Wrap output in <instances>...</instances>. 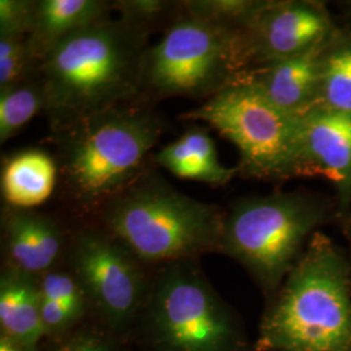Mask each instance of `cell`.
<instances>
[{
	"label": "cell",
	"instance_id": "cell-15",
	"mask_svg": "<svg viewBox=\"0 0 351 351\" xmlns=\"http://www.w3.org/2000/svg\"><path fill=\"white\" fill-rule=\"evenodd\" d=\"M0 333L20 343L26 351H38L46 336L38 277L5 267L0 277Z\"/></svg>",
	"mask_w": 351,
	"mask_h": 351
},
{
	"label": "cell",
	"instance_id": "cell-5",
	"mask_svg": "<svg viewBox=\"0 0 351 351\" xmlns=\"http://www.w3.org/2000/svg\"><path fill=\"white\" fill-rule=\"evenodd\" d=\"M341 219L339 204L308 193L237 201L226 213L221 252L239 262L267 295H275L317 228Z\"/></svg>",
	"mask_w": 351,
	"mask_h": 351
},
{
	"label": "cell",
	"instance_id": "cell-6",
	"mask_svg": "<svg viewBox=\"0 0 351 351\" xmlns=\"http://www.w3.org/2000/svg\"><path fill=\"white\" fill-rule=\"evenodd\" d=\"M250 69L242 30L189 16L178 17L145 55L142 101L210 99Z\"/></svg>",
	"mask_w": 351,
	"mask_h": 351
},
{
	"label": "cell",
	"instance_id": "cell-9",
	"mask_svg": "<svg viewBox=\"0 0 351 351\" xmlns=\"http://www.w3.org/2000/svg\"><path fill=\"white\" fill-rule=\"evenodd\" d=\"M71 272L104 320L117 329L138 316L149 289L138 261L103 228L78 230L71 242Z\"/></svg>",
	"mask_w": 351,
	"mask_h": 351
},
{
	"label": "cell",
	"instance_id": "cell-12",
	"mask_svg": "<svg viewBox=\"0 0 351 351\" xmlns=\"http://www.w3.org/2000/svg\"><path fill=\"white\" fill-rule=\"evenodd\" d=\"M328 42L288 59L254 66L241 75L278 108L301 117L317 106Z\"/></svg>",
	"mask_w": 351,
	"mask_h": 351
},
{
	"label": "cell",
	"instance_id": "cell-20",
	"mask_svg": "<svg viewBox=\"0 0 351 351\" xmlns=\"http://www.w3.org/2000/svg\"><path fill=\"white\" fill-rule=\"evenodd\" d=\"M264 1L247 0H188L182 1L184 13L219 25L243 30Z\"/></svg>",
	"mask_w": 351,
	"mask_h": 351
},
{
	"label": "cell",
	"instance_id": "cell-8",
	"mask_svg": "<svg viewBox=\"0 0 351 351\" xmlns=\"http://www.w3.org/2000/svg\"><path fill=\"white\" fill-rule=\"evenodd\" d=\"M184 117L207 123L230 141L239 150L242 175L295 176L301 117L278 108L243 75Z\"/></svg>",
	"mask_w": 351,
	"mask_h": 351
},
{
	"label": "cell",
	"instance_id": "cell-13",
	"mask_svg": "<svg viewBox=\"0 0 351 351\" xmlns=\"http://www.w3.org/2000/svg\"><path fill=\"white\" fill-rule=\"evenodd\" d=\"M8 268L40 277L55 268L63 252L62 228L47 215L8 207L3 216Z\"/></svg>",
	"mask_w": 351,
	"mask_h": 351
},
{
	"label": "cell",
	"instance_id": "cell-18",
	"mask_svg": "<svg viewBox=\"0 0 351 351\" xmlns=\"http://www.w3.org/2000/svg\"><path fill=\"white\" fill-rule=\"evenodd\" d=\"M45 108L46 97L39 78L0 88V143L12 138Z\"/></svg>",
	"mask_w": 351,
	"mask_h": 351
},
{
	"label": "cell",
	"instance_id": "cell-25",
	"mask_svg": "<svg viewBox=\"0 0 351 351\" xmlns=\"http://www.w3.org/2000/svg\"><path fill=\"white\" fill-rule=\"evenodd\" d=\"M40 311L45 332L49 336H58L73 326L77 319L65 307L40 295Z\"/></svg>",
	"mask_w": 351,
	"mask_h": 351
},
{
	"label": "cell",
	"instance_id": "cell-26",
	"mask_svg": "<svg viewBox=\"0 0 351 351\" xmlns=\"http://www.w3.org/2000/svg\"><path fill=\"white\" fill-rule=\"evenodd\" d=\"M59 351H116L112 346L98 337V336H80L69 341L66 345H64Z\"/></svg>",
	"mask_w": 351,
	"mask_h": 351
},
{
	"label": "cell",
	"instance_id": "cell-16",
	"mask_svg": "<svg viewBox=\"0 0 351 351\" xmlns=\"http://www.w3.org/2000/svg\"><path fill=\"white\" fill-rule=\"evenodd\" d=\"M154 160L178 178L203 182L211 186L226 185L239 168L220 163L213 137L203 126L193 125L178 138L165 145Z\"/></svg>",
	"mask_w": 351,
	"mask_h": 351
},
{
	"label": "cell",
	"instance_id": "cell-24",
	"mask_svg": "<svg viewBox=\"0 0 351 351\" xmlns=\"http://www.w3.org/2000/svg\"><path fill=\"white\" fill-rule=\"evenodd\" d=\"M36 12L34 0L0 1V36H24L32 30Z\"/></svg>",
	"mask_w": 351,
	"mask_h": 351
},
{
	"label": "cell",
	"instance_id": "cell-11",
	"mask_svg": "<svg viewBox=\"0 0 351 351\" xmlns=\"http://www.w3.org/2000/svg\"><path fill=\"white\" fill-rule=\"evenodd\" d=\"M295 176L324 177L337 189L341 219L350 211L351 113L316 106L301 116Z\"/></svg>",
	"mask_w": 351,
	"mask_h": 351
},
{
	"label": "cell",
	"instance_id": "cell-21",
	"mask_svg": "<svg viewBox=\"0 0 351 351\" xmlns=\"http://www.w3.org/2000/svg\"><path fill=\"white\" fill-rule=\"evenodd\" d=\"M39 291L43 298L65 307L78 320L88 304L85 291L72 272L51 269L38 277Z\"/></svg>",
	"mask_w": 351,
	"mask_h": 351
},
{
	"label": "cell",
	"instance_id": "cell-19",
	"mask_svg": "<svg viewBox=\"0 0 351 351\" xmlns=\"http://www.w3.org/2000/svg\"><path fill=\"white\" fill-rule=\"evenodd\" d=\"M317 106L351 113V45L326 52Z\"/></svg>",
	"mask_w": 351,
	"mask_h": 351
},
{
	"label": "cell",
	"instance_id": "cell-28",
	"mask_svg": "<svg viewBox=\"0 0 351 351\" xmlns=\"http://www.w3.org/2000/svg\"><path fill=\"white\" fill-rule=\"evenodd\" d=\"M0 351H26L20 343L10 339L4 333H0Z\"/></svg>",
	"mask_w": 351,
	"mask_h": 351
},
{
	"label": "cell",
	"instance_id": "cell-22",
	"mask_svg": "<svg viewBox=\"0 0 351 351\" xmlns=\"http://www.w3.org/2000/svg\"><path fill=\"white\" fill-rule=\"evenodd\" d=\"M36 63L24 36H0V88H8L29 78Z\"/></svg>",
	"mask_w": 351,
	"mask_h": 351
},
{
	"label": "cell",
	"instance_id": "cell-4",
	"mask_svg": "<svg viewBox=\"0 0 351 351\" xmlns=\"http://www.w3.org/2000/svg\"><path fill=\"white\" fill-rule=\"evenodd\" d=\"M101 228L142 263L195 261L221 252L226 213L146 171L98 211Z\"/></svg>",
	"mask_w": 351,
	"mask_h": 351
},
{
	"label": "cell",
	"instance_id": "cell-2",
	"mask_svg": "<svg viewBox=\"0 0 351 351\" xmlns=\"http://www.w3.org/2000/svg\"><path fill=\"white\" fill-rule=\"evenodd\" d=\"M256 351H351L349 262L324 233L310 239L272 297Z\"/></svg>",
	"mask_w": 351,
	"mask_h": 351
},
{
	"label": "cell",
	"instance_id": "cell-17",
	"mask_svg": "<svg viewBox=\"0 0 351 351\" xmlns=\"http://www.w3.org/2000/svg\"><path fill=\"white\" fill-rule=\"evenodd\" d=\"M59 176V164L49 152H16L3 162L1 195L11 208L33 210L50 198Z\"/></svg>",
	"mask_w": 351,
	"mask_h": 351
},
{
	"label": "cell",
	"instance_id": "cell-3",
	"mask_svg": "<svg viewBox=\"0 0 351 351\" xmlns=\"http://www.w3.org/2000/svg\"><path fill=\"white\" fill-rule=\"evenodd\" d=\"M164 121L143 101L95 113L55 134L64 186L86 211L101 207L146 172Z\"/></svg>",
	"mask_w": 351,
	"mask_h": 351
},
{
	"label": "cell",
	"instance_id": "cell-10",
	"mask_svg": "<svg viewBox=\"0 0 351 351\" xmlns=\"http://www.w3.org/2000/svg\"><path fill=\"white\" fill-rule=\"evenodd\" d=\"M250 65L295 56L330 38L332 24L319 7L297 1H264L243 27Z\"/></svg>",
	"mask_w": 351,
	"mask_h": 351
},
{
	"label": "cell",
	"instance_id": "cell-7",
	"mask_svg": "<svg viewBox=\"0 0 351 351\" xmlns=\"http://www.w3.org/2000/svg\"><path fill=\"white\" fill-rule=\"evenodd\" d=\"M151 351H242L243 329L195 261L162 264L143 302Z\"/></svg>",
	"mask_w": 351,
	"mask_h": 351
},
{
	"label": "cell",
	"instance_id": "cell-14",
	"mask_svg": "<svg viewBox=\"0 0 351 351\" xmlns=\"http://www.w3.org/2000/svg\"><path fill=\"white\" fill-rule=\"evenodd\" d=\"M112 1L104 0H38L29 50L39 65L65 39L110 16Z\"/></svg>",
	"mask_w": 351,
	"mask_h": 351
},
{
	"label": "cell",
	"instance_id": "cell-27",
	"mask_svg": "<svg viewBox=\"0 0 351 351\" xmlns=\"http://www.w3.org/2000/svg\"><path fill=\"white\" fill-rule=\"evenodd\" d=\"M339 224H341V228H342L343 239H345V242H346V246L343 249H345L346 258H348V262H349L351 278V208L350 211L339 220Z\"/></svg>",
	"mask_w": 351,
	"mask_h": 351
},
{
	"label": "cell",
	"instance_id": "cell-23",
	"mask_svg": "<svg viewBox=\"0 0 351 351\" xmlns=\"http://www.w3.org/2000/svg\"><path fill=\"white\" fill-rule=\"evenodd\" d=\"M181 7V1L168 0H120L112 1L113 11L119 12V17L133 25L146 27L162 21L169 16L175 8Z\"/></svg>",
	"mask_w": 351,
	"mask_h": 351
},
{
	"label": "cell",
	"instance_id": "cell-1",
	"mask_svg": "<svg viewBox=\"0 0 351 351\" xmlns=\"http://www.w3.org/2000/svg\"><path fill=\"white\" fill-rule=\"evenodd\" d=\"M149 34L146 27L107 16L51 51L38 71L53 134L95 113L142 101Z\"/></svg>",
	"mask_w": 351,
	"mask_h": 351
}]
</instances>
